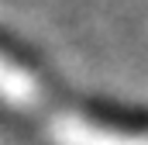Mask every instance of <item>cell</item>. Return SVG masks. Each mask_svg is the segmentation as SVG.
Instances as JSON below:
<instances>
[{
  "mask_svg": "<svg viewBox=\"0 0 148 145\" xmlns=\"http://www.w3.org/2000/svg\"><path fill=\"white\" fill-rule=\"evenodd\" d=\"M55 138H59V145H148V138L100 131L90 124H62V135H55Z\"/></svg>",
  "mask_w": 148,
  "mask_h": 145,
  "instance_id": "obj_1",
  "label": "cell"
}]
</instances>
